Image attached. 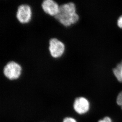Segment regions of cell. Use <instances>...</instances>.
Listing matches in <instances>:
<instances>
[{
	"label": "cell",
	"instance_id": "obj_1",
	"mask_svg": "<svg viewBox=\"0 0 122 122\" xmlns=\"http://www.w3.org/2000/svg\"><path fill=\"white\" fill-rule=\"evenodd\" d=\"M59 6L58 13L54 17L66 27L77 23L80 16L77 12L75 3L70 0H55Z\"/></svg>",
	"mask_w": 122,
	"mask_h": 122
},
{
	"label": "cell",
	"instance_id": "obj_2",
	"mask_svg": "<svg viewBox=\"0 0 122 122\" xmlns=\"http://www.w3.org/2000/svg\"><path fill=\"white\" fill-rule=\"evenodd\" d=\"M22 68L21 65L14 61L7 63L3 69V74L8 80L14 81L18 79L22 73Z\"/></svg>",
	"mask_w": 122,
	"mask_h": 122
},
{
	"label": "cell",
	"instance_id": "obj_3",
	"mask_svg": "<svg viewBox=\"0 0 122 122\" xmlns=\"http://www.w3.org/2000/svg\"><path fill=\"white\" fill-rule=\"evenodd\" d=\"M16 18L22 24H27L31 21L32 11L29 5L23 4L19 6L16 14Z\"/></svg>",
	"mask_w": 122,
	"mask_h": 122
},
{
	"label": "cell",
	"instance_id": "obj_4",
	"mask_svg": "<svg viewBox=\"0 0 122 122\" xmlns=\"http://www.w3.org/2000/svg\"><path fill=\"white\" fill-rule=\"evenodd\" d=\"M65 46L63 43L56 38H52L49 41V50L52 57L58 59L65 53Z\"/></svg>",
	"mask_w": 122,
	"mask_h": 122
},
{
	"label": "cell",
	"instance_id": "obj_5",
	"mask_svg": "<svg viewBox=\"0 0 122 122\" xmlns=\"http://www.w3.org/2000/svg\"><path fill=\"white\" fill-rule=\"evenodd\" d=\"M59 6L55 0H43L41 8L46 14L54 17L58 13Z\"/></svg>",
	"mask_w": 122,
	"mask_h": 122
},
{
	"label": "cell",
	"instance_id": "obj_6",
	"mask_svg": "<svg viewBox=\"0 0 122 122\" xmlns=\"http://www.w3.org/2000/svg\"><path fill=\"white\" fill-rule=\"evenodd\" d=\"M74 110L79 114L87 113L90 108V103L87 99L83 97H79L76 99L73 105Z\"/></svg>",
	"mask_w": 122,
	"mask_h": 122
},
{
	"label": "cell",
	"instance_id": "obj_7",
	"mask_svg": "<svg viewBox=\"0 0 122 122\" xmlns=\"http://www.w3.org/2000/svg\"><path fill=\"white\" fill-rule=\"evenodd\" d=\"M114 74L118 80L120 82H122V61L117 65V67L113 69Z\"/></svg>",
	"mask_w": 122,
	"mask_h": 122
},
{
	"label": "cell",
	"instance_id": "obj_8",
	"mask_svg": "<svg viewBox=\"0 0 122 122\" xmlns=\"http://www.w3.org/2000/svg\"><path fill=\"white\" fill-rule=\"evenodd\" d=\"M117 103L119 106H121L122 109V91L120 92L117 98Z\"/></svg>",
	"mask_w": 122,
	"mask_h": 122
},
{
	"label": "cell",
	"instance_id": "obj_9",
	"mask_svg": "<svg viewBox=\"0 0 122 122\" xmlns=\"http://www.w3.org/2000/svg\"><path fill=\"white\" fill-rule=\"evenodd\" d=\"M63 122H77L76 120L72 117H66L64 119Z\"/></svg>",
	"mask_w": 122,
	"mask_h": 122
},
{
	"label": "cell",
	"instance_id": "obj_10",
	"mask_svg": "<svg viewBox=\"0 0 122 122\" xmlns=\"http://www.w3.org/2000/svg\"><path fill=\"white\" fill-rule=\"evenodd\" d=\"M98 122H113L110 118L108 117H106L104 119L101 120H99Z\"/></svg>",
	"mask_w": 122,
	"mask_h": 122
},
{
	"label": "cell",
	"instance_id": "obj_11",
	"mask_svg": "<svg viewBox=\"0 0 122 122\" xmlns=\"http://www.w3.org/2000/svg\"><path fill=\"white\" fill-rule=\"evenodd\" d=\"M117 24L119 27L122 28V15L120 16L118 20Z\"/></svg>",
	"mask_w": 122,
	"mask_h": 122
}]
</instances>
